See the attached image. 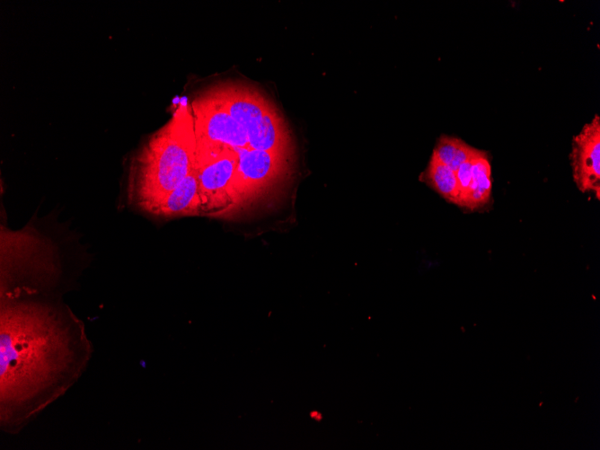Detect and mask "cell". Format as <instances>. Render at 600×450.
I'll list each match as a JSON object with an SVG mask.
<instances>
[{
  "mask_svg": "<svg viewBox=\"0 0 600 450\" xmlns=\"http://www.w3.org/2000/svg\"><path fill=\"white\" fill-rule=\"evenodd\" d=\"M196 165V136L190 105L181 101L172 118L131 158L129 204L148 212L172 191Z\"/></svg>",
  "mask_w": 600,
  "mask_h": 450,
  "instance_id": "6da1fadb",
  "label": "cell"
},
{
  "mask_svg": "<svg viewBox=\"0 0 600 450\" xmlns=\"http://www.w3.org/2000/svg\"><path fill=\"white\" fill-rule=\"evenodd\" d=\"M245 130L250 148L289 155L292 140L287 125L274 103L257 87L243 82L209 87Z\"/></svg>",
  "mask_w": 600,
  "mask_h": 450,
  "instance_id": "7a4b0ae2",
  "label": "cell"
},
{
  "mask_svg": "<svg viewBox=\"0 0 600 450\" xmlns=\"http://www.w3.org/2000/svg\"><path fill=\"white\" fill-rule=\"evenodd\" d=\"M239 154L225 144L196 142L201 215L221 216L240 204L237 191Z\"/></svg>",
  "mask_w": 600,
  "mask_h": 450,
  "instance_id": "3957f363",
  "label": "cell"
},
{
  "mask_svg": "<svg viewBox=\"0 0 600 450\" xmlns=\"http://www.w3.org/2000/svg\"><path fill=\"white\" fill-rule=\"evenodd\" d=\"M190 105L196 142L225 144L234 149L250 148L245 130L210 88L199 93Z\"/></svg>",
  "mask_w": 600,
  "mask_h": 450,
  "instance_id": "277c9868",
  "label": "cell"
},
{
  "mask_svg": "<svg viewBox=\"0 0 600 450\" xmlns=\"http://www.w3.org/2000/svg\"><path fill=\"white\" fill-rule=\"evenodd\" d=\"M235 151L239 154L237 191L240 204L264 196L287 173L289 155L252 148H236Z\"/></svg>",
  "mask_w": 600,
  "mask_h": 450,
  "instance_id": "5b68a950",
  "label": "cell"
},
{
  "mask_svg": "<svg viewBox=\"0 0 600 450\" xmlns=\"http://www.w3.org/2000/svg\"><path fill=\"white\" fill-rule=\"evenodd\" d=\"M600 117L596 114L572 137L569 154L572 178L579 191L600 199Z\"/></svg>",
  "mask_w": 600,
  "mask_h": 450,
  "instance_id": "8992f818",
  "label": "cell"
},
{
  "mask_svg": "<svg viewBox=\"0 0 600 450\" xmlns=\"http://www.w3.org/2000/svg\"><path fill=\"white\" fill-rule=\"evenodd\" d=\"M147 213L164 218L201 215L197 163L187 177Z\"/></svg>",
  "mask_w": 600,
  "mask_h": 450,
  "instance_id": "52a82bcc",
  "label": "cell"
},
{
  "mask_svg": "<svg viewBox=\"0 0 600 450\" xmlns=\"http://www.w3.org/2000/svg\"><path fill=\"white\" fill-rule=\"evenodd\" d=\"M491 166L488 153L479 150L472 164V179L464 207L471 210L486 205L491 196Z\"/></svg>",
  "mask_w": 600,
  "mask_h": 450,
  "instance_id": "ba28073f",
  "label": "cell"
},
{
  "mask_svg": "<svg viewBox=\"0 0 600 450\" xmlns=\"http://www.w3.org/2000/svg\"><path fill=\"white\" fill-rule=\"evenodd\" d=\"M422 180L447 201L458 205L459 186L455 172L431 155Z\"/></svg>",
  "mask_w": 600,
  "mask_h": 450,
  "instance_id": "9c48e42d",
  "label": "cell"
},
{
  "mask_svg": "<svg viewBox=\"0 0 600 450\" xmlns=\"http://www.w3.org/2000/svg\"><path fill=\"white\" fill-rule=\"evenodd\" d=\"M460 138L443 135L438 138L433 155L454 172L477 152Z\"/></svg>",
  "mask_w": 600,
  "mask_h": 450,
  "instance_id": "30bf717a",
  "label": "cell"
},
{
  "mask_svg": "<svg viewBox=\"0 0 600 450\" xmlns=\"http://www.w3.org/2000/svg\"><path fill=\"white\" fill-rule=\"evenodd\" d=\"M480 149L477 150V152L472 155L467 161L463 163L459 168L455 172V175L457 178L458 181V186H459V203L458 206L463 207L465 206V202L467 199L468 196V191H469V187L471 183V179H472V159L474 155L478 153Z\"/></svg>",
  "mask_w": 600,
  "mask_h": 450,
  "instance_id": "8fae6325",
  "label": "cell"
}]
</instances>
